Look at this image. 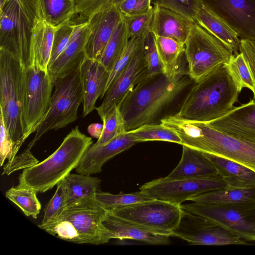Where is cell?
Listing matches in <instances>:
<instances>
[{
    "label": "cell",
    "instance_id": "6da1fadb",
    "mask_svg": "<svg viewBox=\"0 0 255 255\" xmlns=\"http://www.w3.org/2000/svg\"><path fill=\"white\" fill-rule=\"evenodd\" d=\"M194 83L187 69L172 77L164 73L148 76L120 106L127 130L160 124L162 119L176 114Z\"/></svg>",
    "mask_w": 255,
    "mask_h": 255
},
{
    "label": "cell",
    "instance_id": "7a4b0ae2",
    "mask_svg": "<svg viewBox=\"0 0 255 255\" xmlns=\"http://www.w3.org/2000/svg\"><path fill=\"white\" fill-rule=\"evenodd\" d=\"M241 91L228 64H221L194 82L174 115L208 123L229 112Z\"/></svg>",
    "mask_w": 255,
    "mask_h": 255
},
{
    "label": "cell",
    "instance_id": "3957f363",
    "mask_svg": "<svg viewBox=\"0 0 255 255\" xmlns=\"http://www.w3.org/2000/svg\"><path fill=\"white\" fill-rule=\"evenodd\" d=\"M161 123L175 131L181 145L241 163L255 171V143L236 138L207 123L183 119L174 115Z\"/></svg>",
    "mask_w": 255,
    "mask_h": 255
},
{
    "label": "cell",
    "instance_id": "277c9868",
    "mask_svg": "<svg viewBox=\"0 0 255 255\" xmlns=\"http://www.w3.org/2000/svg\"><path fill=\"white\" fill-rule=\"evenodd\" d=\"M92 144V138L76 127L52 154L41 162L23 169L19 177L18 185L30 188L36 193L51 189L76 169Z\"/></svg>",
    "mask_w": 255,
    "mask_h": 255
},
{
    "label": "cell",
    "instance_id": "5b68a950",
    "mask_svg": "<svg viewBox=\"0 0 255 255\" xmlns=\"http://www.w3.org/2000/svg\"><path fill=\"white\" fill-rule=\"evenodd\" d=\"M107 212L95 196L84 198L67 206L57 220L44 230L74 243L105 244L109 241L102 222Z\"/></svg>",
    "mask_w": 255,
    "mask_h": 255
},
{
    "label": "cell",
    "instance_id": "8992f818",
    "mask_svg": "<svg viewBox=\"0 0 255 255\" xmlns=\"http://www.w3.org/2000/svg\"><path fill=\"white\" fill-rule=\"evenodd\" d=\"M20 63L0 48V113L14 143L15 157L25 141L22 116V71Z\"/></svg>",
    "mask_w": 255,
    "mask_h": 255
},
{
    "label": "cell",
    "instance_id": "52a82bcc",
    "mask_svg": "<svg viewBox=\"0 0 255 255\" xmlns=\"http://www.w3.org/2000/svg\"><path fill=\"white\" fill-rule=\"evenodd\" d=\"M79 67L54 83L50 108L26 149L30 150L46 132L62 128L77 119L83 100Z\"/></svg>",
    "mask_w": 255,
    "mask_h": 255
},
{
    "label": "cell",
    "instance_id": "ba28073f",
    "mask_svg": "<svg viewBox=\"0 0 255 255\" xmlns=\"http://www.w3.org/2000/svg\"><path fill=\"white\" fill-rule=\"evenodd\" d=\"M187 72L197 82L218 66L228 64L235 54L214 35L194 23L185 43Z\"/></svg>",
    "mask_w": 255,
    "mask_h": 255
},
{
    "label": "cell",
    "instance_id": "9c48e42d",
    "mask_svg": "<svg viewBox=\"0 0 255 255\" xmlns=\"http://www.w3.org/2000/svg\"><path fill=\"white\" fill-rule=\"evenodd\" d=\"M53 87L48 71L35 65L22 68V116L25 140L46 116Z\"/></svg>",
    "mask_w": 255,
    "mask_h": 255
},
{
    "label": "cell",
    "instance_id": "30bf717a",
    "mask_svg": "<svg viewBox=\"0 0 255 255\" xmlns=\"http://www.w3.org/2000/svg\"><path fill=\"white\" fill-rule=\"evenodd\" d=\"M184 211L205 218L240 238L255 241V202L181 205Z\"/></svg>",
    "mask_w": 255,
    "mask_h": 255
},
{
    "label": "cell",
    "instance_id": "8fae6325",
    "mask_svg": "<svg viewBox=\"0 0 255 255\" xmlns=\"http://www.w3.org/2000/svg\"><path fill=\"white\" fill-rule=\"evenodd\" d=\"M108 211L156 233L170 237L179 225L183 213L181 205L157 199Z\"/></svg>",
    "mask_w": 255,
    "mask_h": 255
},
{
    "label": "cell",
    "instance_id": "7c38bea8",
    "mask_svg": "<svg viewBox=\"0 0 255 255\" xmlns=\"http://www.w3.org/2000/svg\"><path fill=\"white\" fill-rule=\"evenodd\" d=\"M0 7V48L10 53L23 67L30 66L32 26L16 0H6Z\"/></svg>",
    "mask_w": 255,
    "mask_h": 255
},
{
    "label": "cell",
    "instance_id": "4fadbf2b",
    "mask_svg": "<svg viewBox=\"0 0 255 255\" xmlns=\"http://www.w3.org/2000/svg\"><path fill=\"white\" fill-rule=\"evenodd\" d=\"M226 186L219 175L192 179H172L165 177L145 183L139 190L153 198L181 205L191 197Z\"/></svg>",
    "mask_w": 255,
    "mask_h": 255
},
{
    "label": "cell",
    "instance_id": "5bb4252c",
    "mask_svg": "<svg viewBox=\"0 0 255 255\" xmlns=\"http://www.w3.org/2000/svg\"><path fill=\"white\" fill-rule=\"evenodd\" d=\"M146 35L140 37L131 61L107 91L100 106L96 108L101 120L115 106H121L128 95L148 76V68L144 48Z\"/></svg>",
    "mask_w": 255,
    "mask_h": 255
},
{
    "label": "cell",
    "instance_id": "9a60e30c",
    "mask_svg": "<svg viewBox=\"0 0 255 255\" xmlns=\"http://www.w3.org/2000/svg\"><path fill=\"white\" fill-rule=\"evenodd\" d=\"M171 237L191 245H247L245 240L201 216L183 211L179 225Z\"/></svg>",
    "mask_w": 255,
    "mask_h": 255
},
{
    "label": "cell",
    "instance_id": "2e32d148",
    "mask_svg": "<svg viewBox=\"0 0 255 255\" xmlns=\"http://www.w3.org/2000/svg\"><path fill=\"white\" fill-rule=\"evenodd\" d=\"M225 21L241 39L255 41V0H201Z\"/></svg>",
    "mask_w": 255,
    "mask_h": 255
},
{
    "label": "cell",
    "instance_id": "e0dca14e",
    "mask_svg": "<svg viewBox=\"0 0 255 255\" xmlns=\"http://www.w3.org/2000/svg\"><path fill=\"white\" fill-rule=\"evenodd\" d=\"M123 17L116 6L92 15L87 21L88 34L84 47L85 57L98 60Z\"/></svg>",
    "mask_w": 255,
    "mask_h": 255
},
{
    "label": "cell",
    "instance_id": "ac0fdd59",
    "mask_svg": "<svg viewBox=\"0 0 255 255\" xmlns=\"http://www.w3.org/2000/svg\"><path fill=\"white\" fill-rule=\"evenodd\" d=\"M212 128L245 141L255 143V101L233 108L207 123Z\"/></svg>",
    "mask_w": 255,
    "mask_h": 255
},
{
    "label": "cell",
    "instance_id": "d6986e66",
    "mask_svg": "<svg viewBox=\"0 0 255 255\" xmlns=\"http://www.w3.org/2000/svg\"><path fill=\"white\" fill-rule=\"evenodd\" d=\"M137 143L133 136L127 131L103 145L97 146L92 145L83 154L76 171L86 175L99 173L109 160Z\"/></svg>",
    "mask_w": 255,
    "mask_h": 255
},
{
    "label": "cell",
    "instance_id": "ffe728a7",
    "mask_svg": "<svg viewBox=\"0 0 255 255\" xmlns=\"http://www.w3.org/2000/svg\"><path fill=\"white\" fill-rule=\"evenodd\" d=\"M83 92V114L86 117L96 109L98 99L103 98L110 72L98 60L85 57L80 65Z\"/></svg>",
    "mask_w": 255,
    "mask_h": 255
},
{
    "label": "cell",
    "instance_id": "44dd1931",
    "mask_svg": "<svg viewBox=\"0 0 255 255\" xmlns=\"http://www.w3.org/2000/svg\"><path fill=\"white\" fill-rule=\"evenodd\" d=\"M73 26L67 47L48 68V73L53 85L57 80L77 69L86 57L84 50L89 32L87 23Z\"/></svg>",
    "mask_w": 255,
    "mask_h": 255
},
{
    "label": "cell",
    "instance_id": "7402d4cb",
    "mask_svg": "<svg viewBox=\"0 0 255 255\" xmlns=\"http://www.w3.org/2000/svg\"><path fill=\"white\" fill-rule=\"evenodd\" d=\"M102 224L106 230L109 242L111 239H118L136 240L152 245L169 244V236L156 233L108 210Z\"/></svg>",
    "mask_w": 255,
    "mask_h": 255
},
{
    "label": "cell",
    "instance_id": "603a6c76",
    "mask_svg": "<svg viewBox=\"0 0 255 255\" xmlns=\"http://www.w3.org/2000/svg\"><path fill=\"white\" fill-rule=\"evenodd\" d=\"M150 31L185 44L194 22L168 9L154 5Z\"/></svg>",
    "mask_w": 255,
    "mask_h": 255
},
{
    "label": "cell",
    "instance_id": "cb8c5ba5",
    "mask_svg": "<svg viewBox=\"0 0 255 255\" xmlns=\"http://www.w3.org/2000/svg\"><path fill=\"white\" fill-rule=\"evenodd\" d=\"M182 146L181 159L167 178L192 179L219 175L214 164L202 152Z\"/></svg>",
    "mask_w": 255,
    "mask_h": 255
},
{
    "label": "cell",
    "instance_id": "d4e9b609",
    "mask_svg": "<svg viewBox=\"0 0 255 255\" xmlns=\"http://www.w3.org/2000/svg\"><path fill=\"white\" fill-rule=\"evenodd\" d=\"M216 167L227 186L238 188H255V171L233 160L203 152Z\"/></svg>",
    "mask_w": 255,
    "mask_h": 255
},
{
    "label": "cell",
    "instance_id": "484cf974",
    "mask_svg": "<svg viewBox=\"0 0 255 255\" xmlns=\"http://www.w3.org/2000/svg\"><path fill=\"white\" fill-rule=\"evenodd\" d=\"M55 29L44 20L33 26L30 44V66L48 71Z\"/></svg>",
    "mask_w": 255,
    "mask_h": 255
},
{
    "label": "cell",
    "instance_id": "4316f807",
    "mask_svg": "<svg viewBox=\"0 0 255 255\" xmlns=\"http://www.w3.org/2000/svg\"><path fill=\"white\" fill-rule=\"evenodd\" d=\"M196 23L229 47L235 54L239 53L241 39L231 27L222 18L204 5L198 12Z\"/></svg>",
    "mask_w": 255,
    "mask_h": 255
},
{
    "label": "cell",
    "instance_id": "83f0119b",
    "mask_svg": "<svg viewBox=\"0 0 255 255\" xmlns=\"http://www.w3.org/2000/svg\"><path fill=\"white\" fill-rule=\"evenodd\" d=\"M154 35L162 63L163 73L168 77H172L187 70L182 65L185 57V44L169 37Z\"/></svg>",
    "mask_w": 255,
    "mask_h": 255
},
{
    "label": "cell",
    "instance_id": "f1b7e54d",
    "mask_svg": "<svg viewBox=\"0 0 255 255\" xmlns=\"http://www.w3.org/2000/svg\"><path fill=\"white\" fill-rule=\"evenodd\" d=\"M60 182L66 207L81 199L94 196L100 191L101 180L91 175L70 173Z\"/></svg>",
    "mask_w": 255,
    "mask_h": 255
},
{
    "label": "cell",
    "instance_id": "f546056e",
    "mask_svg": "<svg viewBox=\"0 0 255 255\" xmlns=\"http://www.w3.org/2000/svg\"><path fill=\"white\" fill-rule=\"evenodd\" d=\"M193 202L225 205L255 202V188L225 187L199 194L190 199Z\"/></svg>",
    "mask_w": 255,
    "mask_h": 255
},
{
    "label": "cell",
    "instance_id": "4dcf8cb0",
    "mask_svg": "<svg viewBox=\"0 0 255 255\" xmlns=\"http://www.w3.org/2000/svg\"><path fill=\"white\" fill-rule=\"evenodd\" d=\"M129 39L127 22L123 18L115 30L99 59L110 72L125 49Z\"/></svg>",
    "mask_w": 255,
    "mask_h": 255
},
{
    "label": "cell",
    "instance_id": "1f68e13d",
    "mask_svg": "<svg viewBox=\"0 0 255 255\" xmlns=\"http://www.w3.org/2000/svg\"><path fill=\"white\" fill-rule=\"evenodd\" d=\"M43 19L55 28L69 21L75 0H40Z\"/></svg>",
    "mask_w": 255,
    "mask_h": 255
},
{
    "label": "cell",
    "instance_id": "d6a6232c",
    "mask_svg": "<svg viewBox=\"0 0 255 255\" xmlns=\"http://www.w3.org/2000/svg\"><path fill=\"white\" fill-rule=\"evenodd\" d=\"M36 193L30 188L18 185L8 189L5 197L17 205L25 216L36 219L41 208Z\"/></svg>",
    "mask_w": 255,
    "mask_h": 255
},
{
    "label": "cell",
    "instance_id": "836d02e7",
    "mask_svg": "<svg viewBox=\"0 0 255 255\" xmlns=\"http://www.w3.org/2000/svg\"><path fill=\"white\" fill-rule=\"evenodd\" d=\"M128 131L137 143L164 141L181 144V139L177 133L161 123L144 125Z\"/></svg>",
    "mask_w": 255,
    "mask_h": 255
},
{
    "label": "cell",
    "instance_id": "e575fe53",
    "mask_svg": "<svg viewBox=\"0 0 255 255\" xmlns=\"http://www.w3.org/2000/svg\"><path fill=\"white\" fill-rule=\"evenodd\" d=\"M124 0H76L73 14L69 20L72 25L87 22L96 12L117 6Z\"/></svg>",
    "mask_w": 255,
    "mask_h": 255
},
{
    "label": "cell",
    "instance_id": "d590c367",
    "mask_svg": "<svg viewBox=\"0 0 255 255\" xmlns=\"http://www.w3.org/2000/svg\"><path fill=\"white\" fill-rule=\"evenodd\" d=\"M95 198L98 203L107 210L154 199L140 191L119 194L100 191L95 194Z\"/></svg>",
    "mask_w": 255,
    "mask_h": 255
},
{
    "label": "cell",
    "instance_id": "8d00e7d4",
    "mask_svg": "<svg viewBox=\"0 0 255 255\" xmlns=\"http://www.w3.org/2000/svg\"><path fill=\"white\" fill-rule=\"evenodd\" d=\"M102 120L103 122L102 132L97 141L92 144L94 146L103 145L127 131L119 106H115Z\"/></svg>",
    "mask_w": 255,
    "mask_h": 255
},
{
    "label": "cell",
    "instance_id": "74e56055",
    "mask_svg": "<svg viewBox=\"0 0 255 255\" xmlns=\"http://www.w3.org/2000/svg\"><path fill=\"white\" fill-rule=\"evenodd\" d=\"M229 68L240 89L247 88L255 93V82L249 66L241 53L235 54L228 64Z\"/></svg>",
    "mask_w": 255,
    "mask_h": 255
},
{
    "label": "cell",
    "instance_id": "f35d334b",
    "mask_svg": "<svg viewBox=\"0 0 255 255\" xmlns=\"http://www.w3.org/2000/svg\"><path fill=\"white\" fill-rule=\"evenodd\" d=\"M154 5L168 9L194 23L202 6L201 0H154Z\"/></svg>",
    "mask_w": 255,
    "mask_h": 255
},
{
    "label": "cell",
    "instance_id": "ab89813d",
    "mask_svg": "<svg viewBox=\"0 0 255 255\" xmlns=\"http://www.w3.org/2000/svg\"><path fill=\"white\" fill-rule=\"evenodd\" d=\"M66 207L65 195L60 182L57 185L56 191L44 210V215L38 227L44 230L53 224Z\"/></svg>",
    "mask_w": 255,
    "mask_h": 255
},
{
    "label": "cell",
    "instance_id": "60d3db41",
    "mask_svg": "<svg viewBox=\"0 0 255 255\" xmlns=\"http://www.w3.org/2000/svg\"><path fill=\"white\" fill-rule=\"evenodd\" d=\"M130 38L129 41L112 69L110 72L108 80L104 91L103 97L111 84L131 61L136 51L140 37Z\"/></svg>",
    "mask_w": 255,
    "mask_h": 255
},
{
    "label": "cell",
    "instance_id": "b9f144b4",
    "mask_svg": "<svg viewBox=\"0 0 255 255\" xmlns=\"http://www.w3.org/2000/svg\"><path fill=\"white\" fill-rule=\"evenodd\" d=\"M144 53L148 68V76L163 73V68L155 44L154 34L148 32L144 41Z\"/></svg>",
    "mask_w": 255,
    "mask_h": 255
},
{
    "label": "cell",
    "instance_id": "7bdbcfd3",
    "mask_svg": "<svg viewBox=\"0 0 255 255\" xmlns=\"http://www.w3.org/2000/svg\"><path fill=\"white\" fill-rule=\"evenodd\" d=\"M73 28L74 26L69 23V21L55 28L48 68L53 63L67 47Z\"/></svg>",
    "mask_w": 255,
    "mask_h": 255
},
{
    "label": "cell",
    "instance_id": "ee69618b",
    "mask_svg": "<svg viewBox=\"0 0 255 255\" xmlns=\"http://www.w3.org/2000/svg\"><path fill=\"white\" fill-rule=\"evenodd\" d=\"M154 13V7L148 12L124 18L127 22L129 38L146 35L150 31Z\"/></svg>",
    "mask_w": 255,
    "mask_h": 255
},
{
    "label": "cell",
    "instance_id": "f6af8a7d",
    "mask_svg": "<svg viewBox=\"0 0 255 255\" xmlns=\"http://www.w3.org/2000/svg\"><path fill=\"white\" fill-rule=\"evenodd\" d=\"M152 0H124L116 7L124 18L145 13L153 6Z\"/></svg>",
    "mask_w": 255,
    "mask_h": 255
},
{
    "label": "cell",
    "instance_id": "bcb514c9",
    "mask_svg": "<svg viewBox=\"0 0 255 255\" xmlns=\"http://www.w3.org/2000/svg\"><path fill=\"white\" fill-rule=\"evenodd\" d=\"M14 143L4 123L2 115L0 113V164L2 166L7 159L10 162L15 157Z\"/></svg>",
    "mask_w": 255,
    "mask_h": 255
},
{
    "label": "cell",
    "instance_id": "7dc6e473",
    "mask_svg": "<svg viewBox=\"0 0 255 255\" xmlns=\"http://www.w3.org/2000/svg\"><path fill=\"white\" fill-rule=\"evenodd\" d=\"M29 23L33 26L43 20L40 0H16Z\"/></svg>",
    "mask_w": 255,
    "mask_h": 255
},
{
    "label": "cell",
    "instance_id": "c3c4849f",
    "mask_svg": "<svg viewBox=\"0 0 255 255\" xmlns=\"http://www.w3.org/2000/svg\"><path fill=\"white\" fill-rule=\"evenodd\" d=\"M239 52L247 61L255 82V41L241 39ZM253 95L255 100V93Z\"/></svg>",
    "mask_w": 255,
    "mask_h": 255
},
{
    "label": "cell",
    "instance_id": "681fc988",
    "mask_svg": "<svg viewBox=\"0 0 255 255\" xmlns=\"http://www.w3.org/2000/svg\"><path fill=\"white\" fill-rule=\"evenodd\" d=\"M103 128V125L93 123L88 126L87 131L92 137L98 139L101 135Z\"/></svg>",
    "mask_w": 255,
    "mask_h": 255
},
{
    "label": "cell",
    "instance_id": "f907efd6",
    "mask_svg": "<svg viewBox=\"0 0 255 255\" xmlns=\"http://www.w3.org/2000/svg\"><path fill=\"white\" fill-rule=\"evenodd\" d=\"M6 0H0V6L2 5Z\"/></svg>",
    "mask_w": 255,
    "mask_h": 255
},
{
    "label": "cell",
    "instance_id": "816d5d0a",
    "mask_svg": "<svg viewBox=\"0 0 255 255\" xmlns=\"http://www.w3.org/2000/svg\"></svg>",
    "mask_w": 255,
    "mask_h": 255
}]
</instances>
